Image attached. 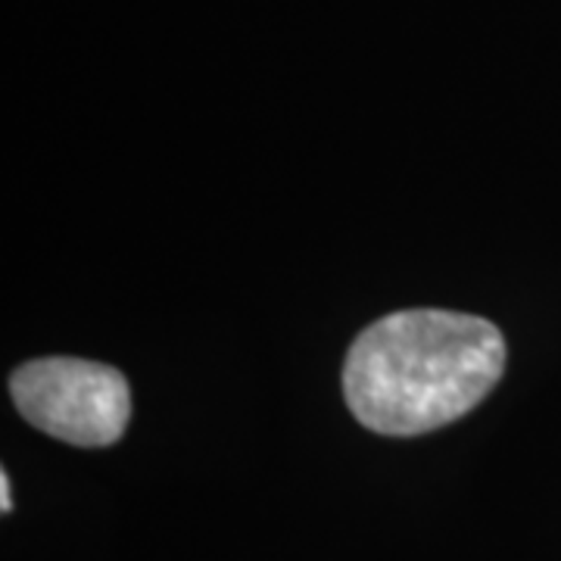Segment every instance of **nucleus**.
Wrapping results in <instances>:
<instances>
[{"instance_id":"f257e3e1","label":"nucleus","mask_w":561,"mask_h":561,"mask_svg":"<svg viewBox=\"0 0 561 561\" xmlns=\"http://www.w3.org/2000/svg\"><path fill=\"white\" fill-rule=\"evenodd\" d=\"M505 337L493 321L405 309L368 324L343 362V397L362 427L419 437L468 415L500 383Z\"/></svg>"},{"instance_id":"f03ea898","label":"nucleus","mask_w":561,"mask_h":561,"mask_svg":"<svg viewBox=\"0 0 561 561\" xmlns=\"http://www.w3.org/2000/svg\"><path fill=\"white\" fill-rule=\"evenodd\" d=\"M20 415L44 434L84 449L113 446L131 419V387L119 368L72 356L20 365L10 378Z\"/></svg>"},{"instance_id":"7ed1b4c3","label":"nucleus","mask_w":561,"mask_h":561,"mask_svg":"<svg viewBox=\"0 0 561 561\" xmlns=\"http://www.w3.org/2000/svg\"><path fill=\"white\" fill-rule=\"evenodd\" d=\"M0 508H3V512H10V508H13V496H10V474H7V471L0 474Z\"/></svg>"}]
</instances>
